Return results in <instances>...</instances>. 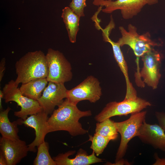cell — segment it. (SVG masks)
<instances>
[{
  "label": "cell",
  "mask_w": 165,
  "mask_h": 165,
  "mask_svg": "<svg viewBox=\"0 0 165 165\" xmlns=\"http://www.w3.org/2000/svg\"><path fill=\"white\" fill-rule=\"evenodd\" d=\"M151 105L149 102L138 97L134 100H123L119 102H110L106 105L94 119L100 122L114 116H126L139 112Z\"/></svg>",
  "instance_id": "obj_7"
},
{
  "label": "cell",
  "mask_w": 165,
  "mask_h": 165,
  "mask_svg": "<svg viewBox=\"0 0 165 165\" xmlns=\"http://www.w3.org/2000/svg\"><path fill=\"white\" fill-rule=\"evenodd\" d=\"M37 147V154L34 160L33 165H56L55 161L49 154L48 143L44 141Z\"/></svg>",
  "instance_id": "obj_21"
},
{
  "label": "cell",
  "mask_w": 165,
  "mask_h": 165,
  "mask_svg": "<svg viewBox=\"0 0 165 165\" xmlns=\"http://www.w3.org/2000/svg\"><path fill=\"white\" fill-rule=\"evenodd\" d=\"M154 157L156 160L155 162L152 164L153 165H165V158H160L158 157L157 153H155Z\"/></svg>",
  "instance_id": "obj_25"
},
{
  "label": "cell",
  "mask_w": 165,
  "mask_h": 165,
  "mask_svg": "<svg viewBox=\"0 0 165 165\" xmlns=\"http://www.w3.org/2000/svg\"><path fill=\"white\" fill-rule=\"evenodd\" d=\"M3 97V93L2 90H0V111L3 110L2 105V99Z\"/></svg>",
  "instance_id": "obj_29"
},
{
  "label": "cell",
  "mask_w": 165,
  "mask_h": 165,
  "mask_svg": "<svg viewBox=\"0 0 165 165\" xmlns=\"http://www.w3.org/2000/svg\"><path fill=\"white\" fill-rule=\"evenodd\" d=\"M0 151L4 156L7 165H16L26 156L29 150L28 145L24 141L2 137Z\"/></svg>",
  "instance_id": "obj_13"
},
{
  "label": "cell",
  "mask_w": 165,
  "mask_h": 165,
  "mask_svg": "<svg viewBox=\"0 0 165 165\" xmlns=\"http://www.w3.org/2000/svg\"><path fill=\"white\" fill-rule=\"evenodd\" d=\"M158 0H99L93 3L94 5L104 6L102 9L104 13H111L119 9L123 18H132L141 10L146 5H152L158 2Z\"/></svg>",
  "instance_id": "obj_8"
},
{
  "label": "cell",
  "mask_w": 165,
  "mask_h": 165,
  "mask_svg": "<svg viewBox=\"0 0 165 165\" xmlns=\"http://www.w3.org/2000/svg\"><path fill=\"white\" fill-rule=\"evenodd\" d=\"M67 90L64 83L48 82L41 97L37 100L42 110L51 114L56 106H58L67 97Z\"/></svg>",
  "instance_id": "obj_11"
},
{
  "label": "cell",
  "mask_w": 165,
  "mask_h": 165,
  "mask_svg": "<svg viewBox=\"0 0 165 165\" xmlns=\"http://www.w3.org/2000/svg\"><path fill=\"white\" fill-rule=\"evenodd\" d=\"M11 108L8 107L0 112V133L2 137L12 139H20L18 135L19 125L17 120L10 122L8 116Z\"/></svg>",
  "instance_id": "obj_17"
},
{
  "label": "cell",
  "mask_w": 165,
  "mask_h": 165,
  "mask_svg": "<svg viewBox=\"0 0 165 165\" xmlns=\"http://www.w3.org/2000/svg\"><path fill=\"white\" fill-rule=\"evenodd\" d=\"M119 29L122 37L117 42L120 47L125 45L129 46L133 51L136 57L137 66V72L135 74V81L140 82L141 79L140 73L139 58L158 45L151 39L149 32L140 35L137 32V28L131 24L128 25L127 31L122 26H120Z\"/></svg>",
  "instance_id": "obj_3"
},
{
  "label": "cell",
  "mask_w": 165,
  "mask_h": 165,
  "mask_svg": "<svg viewBox=\"0 0 165 165\" xmlns=\"http://www.w3.org/2000/svg\"><path fill=\"white\" fill-rule=\"evenodd\" d=\"M0 165H7L6 158L3 153L0 151Z\"/></svg>",
  "instance_id": "obj_28"
},
{
  "label": "cell",
  "mask_w": 165,
  "mask_h": 165,
  "mask_svg": "<svg viewBox=\"0 0 165 165\" xmlns=\"http://www.w3.org/2000/svg\"><path fill=\"white\" fill-rule=\"evenodd\" d=\"M95 133L110 141L116 139L118 134L114 122L111 120L110 118L96 123Z\"/></svg>",
  "instance_id": "obj_20"
},
{
  "label": "cell",
  "mask_w": 165,
  "mask_h": 165,
  "mask_svg": "<svg viewBox=\"0 0 165 165\" xmlns=\"http://www.w3.org/2000/svg\"><path fill=\"white\" fill-rule=\"evenodd\" d=\"M99 0H94L93 3L95 2H97V1H99Z\"/></svg>",
  "instance_id": "obj_30"
},
{
  "label": "cell",
  "mask_w": 165,
  "mask_h": 165,
  "mask_svg": "<svg viewBox=\"0 0 165 165\" xmlns=\"http://www.w3.org/2000/svg\"><path fill=\"white\" fill-rule=\"evenodd\" d=\"M67 30L70 42L75 43L79 29L80 17L69 7H66L62 10L61 15Z\"/></svg>",
  "instance_id": "obj_18"
},
{
  "label": "cell",
  "mask_w": 165,
  "mask_h": 165,
  "mask_svg": "<svg viewBox=\"0 0 165 165\" xmlns=\"http://www.w3.org/2000/svg\"><path fill=\"white\" fill-rule=\"evenodd\" d=\"M48 82L46 78L36 79L22 84L19 89L24 96L37 101Z\"/></svg>",
  "instance_id": "obj_19"
},
{
  "label": "cell",
  "mask_w": 165,
  "mask_h": 165,
  "mask_svg": "<svg viewBox=\"0 0 165 165\" xmlns=\"http://www.w3.org/2000/svg\"><path fill=\"white\" fill-rule=\"evenodd\" d=\"M58 108L55 109L47 120L48 133L64 130L73 136L83 135L88 131L83 129L79 122L80 118L92 115L90 110L81 111L66 98Z\"/></svg>",
  "instance_id": "obj_1"
},
{
  "label": "cell",
  "mask_w": 165,
  "mask_h": 165,
  "mask_svg": "<svg viewBox=\"0 0 165 165\" xmlns=\"http://www.w3.org/2000/svg\"><path fill=\"white\" fill-rule=\"evenodd\" d=\"M6 60L4 58L2 59L0 63V82L2 81L4 75V72L5 69Z\"/></svg>",
  "instance_id": "obj_26"
},
{
  "label": "cell",
  "mask_w": 165,
  "mask_h": 165,
  "mask_svg": "<svg viewBox=\"0 0 165 165\" xmlns=\"http://www.w3.org/2000/svg\"><path fill=\"white\" fill-rule=\"evenodd\" d=\"M107 42L109 43L112 46L115 59L125 79L127 89L126 94L124 100L135 99L138 97L137 92L130 81L127 64L120 48V46L117 42H113L110 38L108 39Z\"/></svg>",
  "instance_id": "obj_16"
},
{
  "label": "cell",
  "mask_w": 165,
  "mask_h": 165,
  "mask_svg": "<svg viewBox=\"0 0 165 165\" xmlns=\"http://www.w3.org/2000/svg\"><path fill=\"white\" fill-rule=\"evenodd\" d=\"M100 84L97 78L93 75L89 76L75 87L67 90L66 98L75 105L83 100L95 103L102 94Z\"/></svg>",
  "instance_id": "obj_9"
},
{
  "label": "cell",
  "mask_w": 165,
  "mask_h": 165,
  "mask_svg": "<svg viewBox=\"0 0 165 165\" xmlns=\"http://www.w3.org/2000/svg\"><path fill=\"white\" fill-rule=\"evenodd\" d=\"M138 137L142 142L165 152V131L159 124H148L145 121Z\"/></svg>",
  "instance_id": "obj_14"
},
{
  "label": "cell",
  "mask_w": 165,
  "mask_h": 165,
  "mask_svg": "<svg viewBox=\"0 0 165 165\" xmlns=\"http://www.w3.org/2000/svg\"><path fill=\"white\" fill-rule=\"evenodd\" d=\"M155 115L159 125L165 132V113L163 112H156Z\"/></svg>",
  "instance_id": "obj_24"
},
{
  "label": "cell",
  "mask_w": 165,
  "mask_h": 165,
  "mask_svg": "<svg viewBox=\"0 0 165 165\" xmlns=\"http://www.w3.org/2000/svg\"><path fill=\"white\" fill-rule=\"evenodd\" d=\"M46 56L48 82L64 83L72 80L73 74L71 64L62 53L49 48Z\"/></svg>",
  "instance_id": "obj_6"
},
{
  "label": "cell",
  "mask_w": 165,
  "mask_h": 165,
  "mask_svg": "<svg viewBox=\"0 0 165 165\" xmlns=\"http://www.w3.org/2000/svg\"><path fill=\"white\" fill-rule=\"evenodd\" d=\"M48 114L43 110L33 114L24 120L20 118L17 119L19 125H24L25 126L34 129L35 132V138L28 145L29 151L35 152V147L45 141L46 135L48 133L47 120Z\"/></svg>",
  "instance_id": "obj_12"
},
{
  "label": "cell",
  "mask_w": 165,
  "mask_h": 165,
  "mask_svg": "<svg viewBox=\"0 0 165 165\" xmlns=\"http://www.w3.org/2000/svg\"><path fill=\"white\" fill-rule=\"evenodd\" d=\"M75 151H69L64 153L58 154L53 157L56 165H89L103 162V160L97 157L93 151L92 153L88 155L87 152L82 148L78 151L75 157L69 158V156L73 155Z\"/></svg>",
  "instance_id": "obj_15"
},
{
  "label": "cell",
  "mask_w": 165,
  "mask_h": 165,
  "mask_svg": "<svg viewBox=\"0 0 165 165\" xmlns=\"http://www.w3.org/2000/svg\"><path fill=\"white\" fill-rule=\"evenodd\" d=\"M17 77L15 82L18 86L31 80L46 78L48 68L46 56L41 50L28 52L16 63Z\"/></svg>",
  "instance_id": "obj_2"
},
{
  "label": "cell",
  "mask_w": 165,
  "mask_h": 165,
  "mask_svg": "<svg viewBox=\"0 0 165 165\" xmlns=\"http://www.w3.org/2000/svg\"><path fill=\"white\" fill-rule=\"evenodd\" d=\"M141 57L143 65L140 71V77L145 83L153 89H155L157 87L161 76L160 72V55L152 48Z\"/></svg>",
  "instance_id": "obj_10"
},
{
  "label": "cell",
  "mask_w": 165,
  "mask_h": 165,
  "mask_svg": "<svg viewBox=\"0 0 165 165\" xmlns=\"http://www.w3.org/2000/svg\"><path fill=\"white\" fill-rule=\"evenodd\" d=\"M107 163V164L108 165H130V163L127 160H125L122 158L119 160L117 162H115L114 163H110L108 162Z\"/></svg>",
  "instance_id": "obj_27"
},
{
  "label": "cell",
  "mask_w": 165,
  "mask_h": 165,
  "mask_svg": "<svg viewBox=\"0 0 165 165\" xmlns=\"http://www.w3.org/2000/svg\"><path fill=\"white\" fill-rule=\"evenodd\" d=\"M88 141H91L90 148L92 149L97 156L102 154L110 141L99 134H94L93 136L89 135Z\"/></svg>",
  "instance_id": "obj_22"
},
{
  "label": "cell",
  "mask_w": 165,
  "mask_h": 165,
  "mask_svg": "<svg viewBox=\"0 0 165 165\" xmlns=\"http://www.w3.org/2000/svg\"><path fill=\"white\" fill-rule=\"evenodd\" d=\"M86 0H72L69 7L80 17L84 16V9L86 6Z\"/></svg>",
  "instance_id": "obj_23"
},
{
  "label": "cell",
  "mask_w": 165,
  "mask_h": 165,
  "mask_svg": "<svg viewBox=\"0 0 165 165\" xmlns=\"http://www.w3.org/2000/svg\"><path fill=\"white\" fill-rule=\"evenodd\" d=\"M147 111H141L131 114L130 117L124 121L114 122L115 125L121 135V141L116 157L115 162L123 158L128 148V143L137 136L140 128L145 121Z\"/></svg>",
  "instance_id": "obj_4"
},
{
  "label": "cell",
  "mask_w": 165,
  "mask_h": 165,
  "mask_svg": "<svg viewBox=\"0 0 165 165\" xmlns=\"http://www.w3.org/2000/svg\"><path fill=\"white\" fill-rule=\"evenodd\" d=\"M15 82L12 80L3 87V99L6 103L13 101L21 107L20 110L15 112L14 115L23 120L28 115L36 114L42 110L38 101L29 98L23 95Z\"/></svg>",
  "instance_id": "obj_5"
}]
</instances>
